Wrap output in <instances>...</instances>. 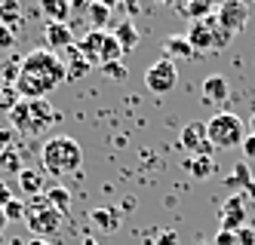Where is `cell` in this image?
I'll list each match as a JSON object with an SVG mask.
<instances>
[{"label":"cell","mask_w":255,"mask_h":245,"mask_svg":"<svg viewBox=\"0 0 255 245\" xmlns=\"http://www.w3.org/2000/svg\"><path fill=\"white\" fill-rule=\"evenodd\" d=\"M62 80H68L62 55L49 52V49H34V52H28L22 59V71H19V80H15V92H19L22 101H40Z\"/></svg>","instance_id":"6da1fadb"},{"label":"cell","mask_w":255,"mask_h":245,"mask_svg":"<svg viewBox=\"0 0 255 245\" xmlns=\"http://www.w3.org/2000/svg\"><path fill=\"white\" fill-rule=\"evenodd\" d=\"M40 163L46 175H77L83 165V147L68 135H56L40 147Z\"/></svg>","instance_id":"7a4b0ae2"},{"label":"cell","mask_w":255,"mask_h":245,"mask_svg":"<svg viewBox=\"0 0 255 245\" xmlns=\"http://www.w3.org/2000/svg\"><path fill=\"white\" fill-rule=\"evenodd\" d=\"M56 120H59V114L52 110V104L46 98H40V101H19L12 107V114H9L12 132H22V135H40V132H46Z\"/></svg>","instance_id":"3957f363"},{"label":"cell","mask_w":255,"mask_h":245,"mask_svg":"<svg viewBox=\"0 0 255 245\" xmlns=\"http://www.w3.org/2000/svg\"><path fill=\"white\" fill-rule=\"evenodd\" d=\"M25 209H28L25 224H28V230L34 233V239H49V236H56L62 230L65 215L52 209L46 196H31L25 202Z\"/></svg>","instance_id":"277c9868"},{"label":"cell","mask_w":255,"mask_h":245,"mask_svg":"<svg viewBox=\"0 0 255 245\" xmlns=\"http://www.w3.org/2000/svg\"><path fill=\"white\" fill-rule=\"evenodd\" d=\"M206 138L215 150H231V147H240L246 138V123L237 117V114H215L206 123Z\"/></svg>","instance_id":"5b68a950"},{"label":"cell","mask_w":255,"mask_h":245,"mask_svg":"<svg viewBox=\"0 0 255 245\" xmlns=\"http://www.w3.org/2000/svg\"><path fill=\"white\" fill-rule=\"evenodd\" d=\"M175 83H178V68H175V62L166 59V55L157 59L148 71H144V86H148V92L157 95V98L169 95V92L175 89Z\"/></svg>","instance_id":"8992f818"},{"label":"cell","mask_w":255,"mask_h":245,"mask_svg":"<svg viewBox=\"0 0 255 245\" xmlns=\"http://www.w3.org/2000/svg\"><path fill=\"white\" fill-rule=\"evenodd\" d=\"M215 18L228 34H240L246 28V18H249V6L243 0H225L222 6L215 9Z\"/></svg>","instance_id":"52a82bcc"},{"label":"cell","mask_w":255,"mask_h":245,"mask_svg":"<svg viewBox=\"0 0 255 245\" xmlns=\"http://www.w3.org/2000/svg\"><path fill=\"white\" fill-rule=\"evenodd\" d=\"M243 227H246V202H243L240 193H234V196H228L225 205H222V230L240 233Z\"/></svg>","instance_id":"ba28073f"},{"label":"cell","mask_w":255,"mask_h":245,"mask_svg":"<svg viewBox=\"0 0 255 245\" xmlns=\"http://www.w3.org/2000/svg\"><path fill=\"white\" fill-rule=\"evenodd\" d=\"M188 43L194 46V52H215V15L203 18V22H191Z\"/></svg>","instance_id":"9c48e42d"},{"label":"cell","mask_w":255,"mask_h":245,"mask_svg":"<svg viewBox=\"0 0 255 245\" xmlns=\"http://www.w3.org/2000/svg\"><path fill=\"white\" fill-rule=\"evenodd\" d=\"M43 40L49 52H65L68 46H74V31H71L68 22H46L43 25Z\"/></svg>","instance_id":"30bf717a"},{"label":"cell","mask_w":255,"mask_h":245,"mask_svg":"<svg viewBox=\"0 0 255 245\" xmlns=\"http://www.w3.org/2000/svg\"><path fill=\"white\" fill-rule=\"evenodd\" d=\"M105 34L108 31H93L89 28V34H83V40L77 43V49L83 52V59L89 65H99L102 68V49H105Z\"/></svg>","instance_id":"8fae6325"},{"label":"cell","mask_w":255,"mask_h":245,"mask_svg":"<svg viewBox=\"0 0 255 245\" xmlns=\"http://www.w3.org/2000/svg\"><path fill=\"white\" fill-rule=\"evenodd\" d=\"M15 178H19V187H22V193H28V199L46 193V172L43 168H28L25 165Z\"/></svg>","instance_id":"7c38bea8"},{"label":"cell","mask_w":255,"mask_h":245,"mask_svg":"<svg viewBox=\"0 0 255 245\" xmlns=\"http://www.w3.org/2000/svg\"><path fill=\"white\" fill-rule=\"evenodd\" d=\"M62 55H65L62 65H65L68 80H80V77H86V74H89V68H93V65H89V62L83 59V52L77 49V43H74V46H68Z\"/></svg>","instance_id":"4fadbf2b"},{"label":"cell","mask_w":255,"mask_h":245,"mask_svg":"<svg viewBox=\"0 0 255 245\" xmlns=\"http://www.w3.org/2000/svg\"><path fill=\"white\" fill-rule=\"evenodd\" d=\"M228 95H231V83L222 74H212V77L203 80V98L209 104H222V101H228Z\"/></svg>","instance_id":"5bb4252c"},{"label":"cell","mask_w":255,"mask_h":245,"mask_svg":"<svg viewBox=\"0 0 255 245\" xmlns=\"http://www.w3.org/2000/svg\"><path fill=\"white\" fill-rule=\"evenodd\" d=\"M178 141H181V147H188L191 154H194V150L203 144V141H209V138H206V123H203V120H191V123H185Z\"/></svg>","instance_id":"9a60e30c"},{"label":"cell","mask_w":255,"mask_h":245,"mask_svg":"<svg viewBox=\"0 0 255 245\" xmlns=\"http://www.w3.org/2000/svg\"><path fill=\"white\" fill-rule=\"evenodd\" d=\"M163 49H166V59H194V46L188 43V37L185 34H169L166 40H163Z\"/></svg>","instance_id":"2e32d148"},{"label":"cell","mask_w":255,"mask_h":245,"mask_svg":"<svg viewBox=\"0 0 255 245\" xmlns=\"http://www.w3.org/2000/svg\"><path fill=\"white\" fill-rule=\"evenodd\" d=\"M111 34H114V40L120 43L123 52H129V49L138 46V31H135V25H132V18H123V22H117V25L111 28Z\"/></svg>","instance_id":"e0dca14e"},{"label":"cell","mask_w":255,"mask_h":245,"mask_svg":"<svg viewBox=\"0 0 255 245\" xmlns=\"http://www.w3.org/2000/svg\"><path fill=\"white\" fill-rule=\"evenodd\" d=\"M0 25H6L12 34L22 31V6L15 0H0Z\"/></svg>","instance_id":"ac0fdd59"},{"label":"cell","mask_w":255,"mask_h":245,"mask_svg":"<svg viewBox=\"0 0 255 245\" xmlns=\"http://www.w3.org/2000/svg\"><path fill=\"white\" fill-rule=\"evenodd\" d=\"M89 221H93L99 230L114 233L120 227V212L117 209H93V212H89Z\"/></svg>","instance_id":"d6986e66"},{"label":"cell","mask_w":255,"mask_h":245,"mask_svg":"<svg viewBox=\"0 0 255 245\" xmlns=\"http://www.w3.org/2000/svg\"><path fill=\"white\" fill-rule=\"evenodd\" d=\"M185 168H188L197 181H206V178L215 175V160H209V157H188L185 160Z\"/></svg>","instance_id":"ffe728a7"},{"label":"cell","mask_w":255,"mask_h":245,"mask_svg":"<svg viewBox=\"0 0 255 245\" xmlns=\"http://www.w3.org/2000/svg\"><path fill=\"white\" fill-rule=\"evenodd\" d=\"M22 168H25V163H22V154L15 147H6L0 154V175H19Z\"/></svg>","instance_id":"44dd1931"},{"label":"cell","mask_w":255,"mask_h":245,"mask_svg":"<svg viewBox=\"0 0 255 245\" xmlns=\"http://www.w3.org/2000/svg\"><path fill=\"white\" fill-rule=\"evenodd\" d=\"M40 9L46 15V22H68L71 15V3H65V0H43Z\"/></svg>","instance_id":"7402d4cb"},{"label":"cell","mask_w":255,"mask_h":245,"mask_svg":"<svg viewBox=\"0 0 255 245\" xmlns=\"http://www.w3.org/2000/svg\"><path fill=\"white\" fill-rule=\"evenodd\" d=\"M86 15L93 31H105V25H111V3H89Z\"/></svg>","instance_id":"603a6c76"},{"label":"cell","mask_w":255,"mask_h":245,"mask_svg":"<svg viewBox=\"0 0 255 245\" xmlns=\"http://www.w3.org/2000/svg\"><path fill=\"white\" fill-rule=\"evenodd\" d=\"M228 187L237 193L240 187H246L249 193H255V184H252V175H249V165L246 163H240V165H234V175L228 178Z\"/></svg>","instance_id":"cb8c5ba5"},{"label":"cell","mask_w":255,"mask_h":245,"mask_svg":"<svg viewBox=\"0 0 255 245\" xmlns=\"http://www.w3.org/2000/svg\"><path fill=\"white\" fill-rule=\"evenodd\" d=\"M215 9H218V6H212L209 0H194V3H185V6H181V12H185L191 22H203V18L215 15Z\"/></svg>","instance_id":"d4e9b609"},{"label":"cell","mask_w":255,"mask_h":245,"mask_svg":"<svg viewBox=\"0 0 255 245\" xmlns=\"http://www.w3.org/2000/svg\"><path fill=\"white\" fill-rule=\"evenodd\" d=\"M46 199H49V205L56 212H62V215H68V209H71V193L65 190V187H49V190L43 193Z\"/></svg>","instance_id":"484cf974"},{"label":"cell","mask_w":255,"mask_h":245,"mask_svg":"<svg viewBox=\"0 0 255 245\" xmlns=\"http://www.w3.org/2000/svg\"><path fill=\"white\" fill-rule=\"evenodd\" d=\"M19 92H15V86H0V114H12V107L19 104Z\"/></svg>","instance_id":"4316f807"},{"label":"cell","mask_w":255,"mask_h":245,"mask_svg":"<svg viewBox=\"0 0 255 245\" xmlns=\"http://www.w3.org/2000/svg\"><path fill=\"white\" fill-rule=\"evenodd\" d=\"M102 74H105L108 80H126V74H129V71H126L123 62H111V65H102Z\"/></svg>","instance_id":"83f0119b"},{"label":"cell","mask_w":255,"mask_h":245,"mask_svg":"<svg viewBox=\"0 0 255 245\" xmlns=\"http://www.w3.org/2000/svg\"><path fill=\"white\" fill-rule=\"evenodd\" d=\"M3 212H6V221H25V215H28V209H25L22 199H12Z\"/></svg>","instance_id":"f1b7e54d"},{"label":"cell","mask_w":255,"mask_h":245,"mask_svg":"<svg viewBox=\"0 0 255 245\" xmlns=\"http://www.w3.org/2000/svg\"><path fill=\"white\" fill-rule=\"evenodd\" d=\"M19 71H22V62H9V65H3L0 68V74H3V86H15V80H19Z\"/></svg>","instance_id":"f546056e"},{"label":"cell","mask_w":255,"mask_h":245,"mask_svg":"<svg viewBox=\"0 0 255 245\" xmlns=\"http://www.w3.org/2000/svg\"><path fill=\"white\" fill-rule=\"evenodd\" d=\"M12 46H15V34L6 25H0V49H12Z\"/></svg>","instance_id":"4dcf8cb0"},{"label":"cell","mask_w":255,"mask_h":245,"mask_svg":"<svg viewBox=\"0 0 255 245\" xmlns=\"http://www.w3.org/2000/svg\"><path fill=\"white\" fill-rule=\"evenodd\" d=\"M212 245H240V242H237V233L218 230V233H215V239H212Z\"/></svg>","instance_id":"1f68e13d"},{"label":"cell","mask_w":255,"mask_h":245,"mask_svg":"<svg viewBox=\"0 0 255 245\" xmlns=\"http://www.w3.org/2000/svg\"><path fill=\"white\" fill-rule=\"evenodd\" d=\"M154 245H178V233L175 230H160V236L154 239Z\"/></svg>","instance_id":"d6a6232c"},{"label":"cell","mask_w":255,"mask_h":245,"mask_svg":"<svg viewBox=\"0 0 255 245\" xmlns=\"http://www.w3.org/2000/svg\"><path fill=\"white\" fill-rule=\"evenodd\" d=\"M237 242H240V245H255V227H249V224H246V227L237 233Z\"/></svg>","instance_id":"836d02e7"},{"label":"cell","mask_w":255,"mask_h":245,"mask_svg":"<svg viewBox=\"0 0 255 245\" xmlns=\"http://www.w3.org/2000/svg\"><path fill=\"white\" fill-rule=\"evenodd\" d=\"M240 147H243V157L246 160H255V135H246Z\"/></svg>","instance_id":"e575fe53"},{"label":"cell","mask_w":255,"mask_h":245,"mask_svg":"<svg viewBox=\"0 0 255 245\" xmlns=\"http://www.w3.org/2000/svg\"><path fill=\"white\" fill-rule=\"evenodd\" d=\"M12 199H15V196L9 193V187H6L3 181H0V209H6V205H9Z\"/></svg>","instance_id":"d590c367"},{"label":"cell","mask_w":255,"mask_h":245,"mask_svg":"<svg viewBox=\"0 0 255 245\" xmlns=\"http://www.w3.org/2000/svg\"><path fill=\"white\" fill-rule=\"evenodd\" d=\"M12 135H15V132H12V129H0V144H3V147H9V141H12Z\"/></svg>","instance_id":"8d00e7d4"},{"label":"cell","mask_w":255,"mask_h":245,"mask_svg":"<svg viewBox=\"0 0 255 245\" xmlns=\"http://www.w3.org/2000/svg\"><path fill=\"white\" fill-rule=\"evenodd\" d=\"M6 224H9V221H6V212H3V209H0V233H3V230H6Z\"/></svg>","instance_id":"74e56055"},{"label":"cell","mask_w":255,"mask_h":245,"mask_svg":"<svg viewBox=\"0 0 255 245\" xmlns=\"http://www.w3.org/2000/svg\"><path fill=\"white\" fill-rule=\"evenodd\" d=\"M80 245H102V242H99V239H93V236H86V239H83Z\"/></svg>","instance_id":"f35d334b"},{"label":"cell","mask_w":255,"mask_h":245,"mask_svg":"<svg viewBox=\"0 0 255 245\" xmlns=\"http://www.w3.org/2000/svg\"><path fill=\"white\" fill-rule=\"evenodd\" d=\"M28 245H52V242H49V239H31Z\"/></svg>","instance_id":"ab89813d"},{"label":"cell","mask_w":255,"mask_h":245,"mask_svg":"<svg viewBox=\"0 0 255 245\" xmlns=\"http://www.w3.org/2000/svg\"><path fill=\"white\" fill-rule=\"evenodd\" d=\"M249 129H252V135H255V114H252V120H249Z\"/></svg>","instance_id":"60d3db41"},{"label":"cell","mask_w":255,"mask_h":245,"mask_svg":"<svg viewBox=\"0 0 255 245\" xmlns=\"http://www.w3.org/2000/svg\"><path fill=\"white\" fill-rule=\"evenodd\" d=\"M197 245H212V242H197Z\"/></svg>","instance_id":"b9f144b4"},{"label":"cell","mask_w":255,"mask_h":245,"mask_svg":"<svg viewBox=\"0 0 255 245\" xmlns=\"http://www.w3.org/2000/svg\"><path fill=\"white\" fill-rule=\"evenodd\" d=\"M3 150H6V147H3V144H0V154H3Z\"/></svg>","instance_id":"7bdbcfd3"},{"label":"cell","mask_w":255,"mask_h":245,"mask_svg":"<svg viewBox=\"0 0 255 245\" xmlns=\"http://www.w3.org/2000/svg\"><path fill=\"white\" fill-rule=\"evenodd\" d=\"M0 242H3V233H0Z\"/></svg>","instance_id":"ee69618b"}]
</instances>
